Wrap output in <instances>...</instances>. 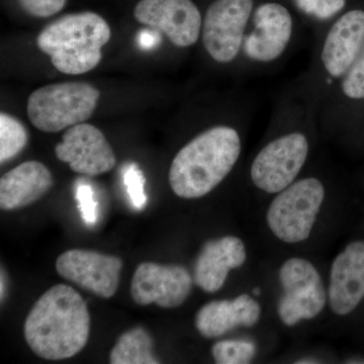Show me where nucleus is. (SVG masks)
Listing matches in <instances>:
<instances>
[{
    "mask_svg": "<svg viewBox=\"0 0 364 364\" xmlns=\"http://www.w3.org/2000/svg\"><path fill=\"white\" fill-rule=\"evenodd\" d=\"M33 353L47 360L71 358L85 348L90 334L87 305L73 287L57 284L36 301L25 323Z\"/></svg>",
    "mask_w": 364,
    "mask_h": 364,
    "instance_id": "1",
    "label": "nucleus"
},
{
    "mask_svg": "<svg viewBox=\"0 0 364 364\" xmlns=\"http://www.w3.org/2000/svg\"><path fill=\"white\" fill-rule=\"evenodd\" d=\"M240 154L238 132L228 126L208 129L189 141L173 158L170 186L179 198H203L229 176Z\"/></svg>",
    "mask_w": 364,
    "mask_h": 364,
    "instance_id": "2",
    "label": "nucleus"
},
{
    "mask_svg": "<svg viewBox=\"0 0 364 364\" xmlns=\"http://www.w3.org/2000/svg\"><path fill=\"white\" fill-rule=\"evenodd\" d=\"M109 23L100 14H72L46 26L37 38L38 48L62 73L78 75L102 61V49L111 40Z\"/></svg>",
    "mask_w": 364,
    "mask_h": 364,
    "instance_id": "3",
    "label": "nucleus"
},
{
    "mask_svg": "<svg viewBox=\"0 0 364 364\" xmlns=\"http://www.w3.org/2000/svg\"><path fill=\"white\" fill-rule=\"evenodd\" d=\"M100 92L86 82L43 86L28 100V116L38 130L58 133L87 121L97 109Z\"/></svg>",
    "mask_w": 364,
    "mask_h": 364,
    "instance_id": "4",
    "label": "nucleus"
},
{
    "mask_svg": "<svg viewBox=\"0 0 364 364\" xmlns=\"http://www.w3.org/2000/svg\"><path fill=\"white\" fill-rule=\"evenodd\" d=\"M325 200V188L315 177L294 181L280 191L270 203L268 228L280 241L296 244L312 233Z\"/></svg>",
    "mask_w": 364,
    "mask_h": 364,
    "instance_id": "5",
    "label": "nucleus"
},
{
    "mask_svg": "<svg viewBox=\"0 0 364 364\" xmlns=\"http://www.w3.org/2000/svg\"><path fill=\"white\" fill-rule=\"evenodd\" d=\"M279 282L284 296L279 299L277 313L287 327L301 321L312 320L324 310L328 294L322 277L312 262L294 257L280 267Z\"/></svg>",
    "mask_w": 364,
    "mask_h": 364,
    "instance_id": "6",
    "label": "nucleus"
},
{
    "mask_svg": "<svg viewBox=\"0 0 364 364\" xmlns=\"http://www.w3.org/2000/svg\"><path fill=\"white\" fill-rule=\"evenodd\" d=\"M308 154V139L303 134L279 136L254 158L250 170L254 186L264 193H280L296 181Z\"/></svg>",
    "mask_w": 364,
    "mask_h": 364,
    "instance_id": "7",
    "label": "nucleus"
},
{
    "mask_svg": "<svg viewBox=\"0 0 364 364\" xmlns=\"http://www.w3.org/2000/svg\"><path fill=\"white\" fill-rule=\"evenodd\" d=\"M253 0H215L203 21V42L215 61L230 63L238 56Z\"/></svg>",
    "mask_w": 364,
    "mask_h": 364,
    "instance_id": "8",
    "label": "nucleus"
},
{
    "mask_svg": "<svg viewBox=\"0 0 364 364\" xmlns=\"http://www.w3.org/2000/svg\"><path fill=\"white\" fill-rule=\"evenodd\" d=\"M191 289L193 277L186 267L143 262L134 273L131 296L139 306L174 309L188 299Z\"/></svg>",
    "mask_w": 364,
    "mask_h": 364,
    "instance_id": "9",
    "label": "nucleus"
},
{
    "mask_svg": "<svg viewBox=\"0 0 364 364\" xmlns=\"http://www.w3.org/2000/svg\"><path fill=\"white\" fill-rule=\"evenodd\" d=\"M123 261L97 251L71 249L59 256L56 270L60 277L102 299L116 294Z\"/></svg>",
    "mask_w": 364,
    "mask_h": 364,
    "instance_id": "10",
    "label": "nucleus"
},
{
    "mask_svg": "<svg viewBox=\"0 0 364 364\" xmlns=\"http://www.w3.org/2000/svg\"><path fill=\"white\" fill-rule=\"evenodd\" d=\"M134 16L142 25L166 35L179 48L195 45L202 32V16L191 0H141Z\"/></svg>",
    "mask_w": 364,
    "mask_h": 364,
    "instance_id": "11",
    "label": "nucleus"
},
{
    "mask_svg": "<svg viewBox=\"0 0 364 364\" xmlns=\"http://www.w3.org/2000/svg\"><path fill=\"white\" fill-rule=\"evenodd\" d=\"M55 155L74 172L85 176L107 173L117 164L116 154L104 133L90 124L69 128L55 147Z\"/></svg>",
    "mask_w": 364,
    "mask_h": 364,
    "instance_id": "12",
    "label": "nucleus"
},
{
    "mask_svg": "<svg viewBox=\"0 0 364 364\" xmlns=\"http://www.w3.org/2000/svg\"><path fill=\"white\" fill-rule=\"evenodd\" d=\"M293 28L286 7L275 2L261 4L254 14L252 32L244 39V53L260 63L279 58L291 41Z\"/></svg>",
    "mask_w": 364,
    "mask_h": 364,
    "instance_id": "13",
    "label": "nucleus"
},
{
    "mask_svg": "<svg viewBox=\"0 0 364 364\" xmlns=\"http://www.w3.org/2000/svg\"><path fill=\"white\" fill-rule=\"evenodd\" d=\"M364 299V242L354 241L333 261L328 299L333 313L346 316Z\"/></svg>",
    "mask_w": 364,
    "mask_h": 364,
    "instance_id": "14",
    "label": "nucleus"
},
{
    "mask_svg": "<svg viewBox=\"0 0 364 364\" xmlns=\"http://www.w3.org/2000/svg\"><path fill=\"white\" fill-rule=\"evenodd\" d=\"M246 258L245 245L238 237L225 236L208 241L196 258V286L205 293H217L224 287L229 272L241 267Z\"/></svg>",
    "mask_w": 364,
    "mask_h": 364,
    "instance_id": "15",
    "label": "nucleus"
},
{
    "mask_svg": "<svg viewBox=\"0 0 364 364\" xmlns=\"http://www.w3.org/2000/svg\"><path fill=\"white\" fill-rule=\"evenodd\" d=\"M364 46V11L343 14L328 32L323 46L322 62L332 77H341L358 58Z\"/></svg>",
    "mask_w": 364,
    "mask_h": 364,
    "instance_id": "16",
    "label": "nucleus"
},
{
    "mask_svg": "<svg viewBox=\"0 0 364 364\" xmlns=\"http://www.w3.org/2000/svg\"><path fill=\"white\" fill-rule=\"evenodd\" d=\"M260 316L258 301L244 294L233 299L205 304L196 313V327L205 338H218L238 327H253Z\"/></svg>",
    "mask_w": 364,
    "mask_h": 364,
    "instance_id": "17",
    "label": "nucleus"
},
{
    "mask_svg": "<svg viewBox=\"0 0 364 364\" xmlns=\"http://www.w3.org/2000/svg\"><path fill=\"white\" fill-rule=\"evenodd\" d=\"M54 184L51 171L39 161H28L6 172L0 179V208L20 210L37 202Z\"/></svg>",
    "mask_w": 364,
    "mask_h": 364,
    "instance_id": "18",
    "label": "nucleus"
},
{
    "mask_svg": "<svg viewBox=\"0 0 364 364\" xmlns=\"http://www.w3.org/2000/svg\"><path fill=\"white\" fill-rule=\"evenodd\" d=\"M112 364H157L160 361L153 354V340L143 328L124 333L112 349Z\"/></svg>",
    "mask_w": 364,
    "mask_h": 364,
    "instance_id": "19",
    "label": "nucleus"
},
{
    "mask_svg": "<svg viewBox=\"0 0 364 364\" xmlns=\"http://www.w3.org/2000/svg\"><path fill=\"white\" fill-rule=\"evenodd\" d=\"M28 142L26 127L6 112L0 114V162L14 159L25 149Z\"/></svg>",
    "mask_w": 364,
    "mask_h": 364,
    "instance_id": "20",
    "label": "nucleus"
},
{
    "mask_svg": "<svg viewBox=\"0 0 364 364\" xmlns=\"http://www.w3.org/2000/svg\"><path fill=\"white\" fill-rule=\"evenodd\" d=\"M256 345L249 340H224L213 346L212 354L218 364H247L255 358Z\"/></svg>",
    "mask_w": 364,
    "mask_h": 364,
    "instance_id": "21",
    "label": "nucleus"
},
{
    "mask_svg": "<svg viewBox=\"0 0 364 364\" xmlns=\"http://www.w3.org/2000/svg\"><path fill=\"white\" fill-rule=\"evenodd\" d=\"M342 90L352 100H364V46L358 58L345 74Z\"/></svg>",
    "mask_w": 364,
    "mask_h": 364,
    "instance_id": "22",
    "label": "nucleus"
},
{
    "mask_svg": "<svg viewBox=\"0 0 364 364\" xmlns=\"http://www.w3.org/2000/svg\"><path fill=\"white\" fill-rule=\"evenodd\" d=\"M124 181L127 193L130 196L134 207L142 210L147 203V196L145 193L146 179L136 163L129 165L124 171Z\"/></svg>",
    "mask_w": 364,
    "mask_h": 364,
    "instance_id": "23",
    "label": "nucleus"
},
{
    "mask_svg": "<svg viewBox=\"0 0 364 364\" xmlns=\"http://www.w3.org/2000/svg\"><path fill=\"white\" fill-rule=\"evenodd\" d=\"M296 4L309 16L327 20L343 9L346 0H296Z\"/></svg>",
    "mask_w": 364,
    "mask_h": 364,
    "instance_id": "24",
    "label": "nucleus"
},
{
    "mask_svg": "<svg viewBox=\"0 0 364 364\" xmlns=\"http://www.w3.org/2000/svg\"><path fill=\"white\" fill-rule=\"evenodd\" d=\"M76 200L83 221L93 225L97 220V203L95 200V191L87 183H79L76 188Z\"/></svg>",
    "mask_w": 364,
    "mask_h": 364,
    "instance_id": "25",
    "label": "nucleus"
},
{
    "mask_svg": "<svg viewBox=\"0 0 364 364\" xmlns=\"http://www.w3.org/2000/svg\"><path fill=\"white\" fill-rule=\"evenodd\" d=\"M67 0H18L23 11L36 18H49L65 6Z\"/></svg>",
    "mask_w": 364,
    "mask_h": 364,
    "instance_id": "26",
    "label": "nucleus"
},
{
    "mask_svg": "<svg viewBox=\"0 0 364 364\" xmlns=\"http://www.w3.org/2000/svg\"><path fill=\"white\" fill-rule=\"evenodd\" d=\"M160 42V33L158 31H143L139 37V43L141 47L145 50L152 49L157 43Z\"/></svg>",
    "mask_w": 364,
    "mask_h": 364,
    "instance_id": "27",
    "label": "nucleus"
},
{
    "mask_svg": "<svg viewBox=\"0 0 364 364\" xmlns=\"http://www.w3.org/2000/svg\"><path fill=\"white\" fill-rule=\"evenodd\" d=\"M4 270H2L1 272V301L2 299H4V289H6V286H4Z\"/></svg>",
    "mask_w": 364,
    "mask_h": 364,
    "instance_id": "28",
    "label": "nucleus"
},
{
    "mask_svg": "<svg viewBox=\"0 0 364 364\" xmlns=\"http://www.w3.org/2000/svg\"><path fill=\"white\" fill-rule=\"evenodd\" d=\"M296 363H318V361H315L313 358H304L301 361H296Z\"/></svg>",
    "mask_w": 364,
    "mask_h": 364,
    "instance_id": "29",
    "label": "nucleus"
},
{
    "mask_svg": "<svg viewBox=\"0 0 364 364\" xmlns=\"http://www.w3.org/2000/svg\"><path fill=\"white\" fill-rule=\"evenodd\" d=\"M252 293L254 296H259V294H261L260 287H256V289H254Z\"/></svg>",
    "mask_w": 364,
    "mask_h": 364,
    "instance_id": "30",
    "label": "nucleus"
}]
</instances>
